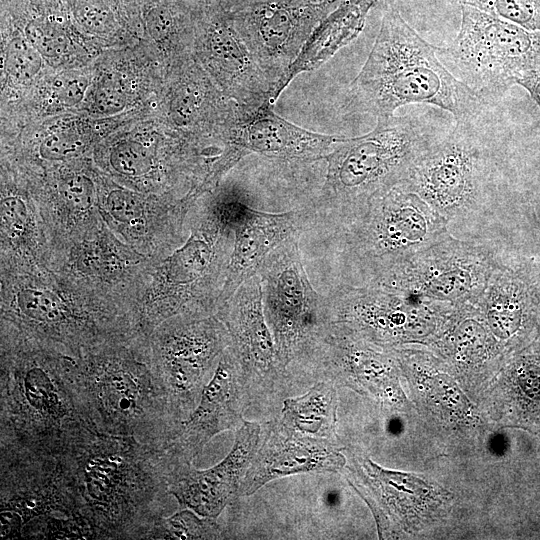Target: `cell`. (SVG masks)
I'll use <instances>...</instances> for the list:
<instances>
[{
	"mask_svg": "<svg viewBox=\"0 0 540 540\" xmlns=\"http://www.w3.org/2000/svg\"><path fill=\"white\" fill-rule=\"evenodd\" d=\"M76 518L93 539H146L164 515L171 472L179 462L164 446L88 430L60 457Z\"/></svg>",
	"mask_w": 540,
	"mask_h": 540,
	"instance_id": "obj_1",
	"label": "cell"
},
{
	"mask_svg": "<svg viewBox=\"0 0 540 540\" xmlns=\"http://www.w3.org/2000/svg\"><path fill=\"white\" fill-rule=\"evenodd\" d=\"M0 454L60 458L89 429L71 356L27 340L3 339Z\"/></svg>",
	"mask_w": 540,
	"mask_h": 540,
	"instance_id": "obj_2",
	"label": "cell"
},
{
	"mask_svg": "<svg viewBox=\"0 0 540 540\" xmlns=\"http://www.w3.org/2000/svg\"><path fill=\"white\" fill-rule=\"evenodd\" d=\"M425 103L452 114L456 123L476 122L487 102L460 81L395 9L383 17L370 54L348 90L346 109L378 118L397 108Z\"/></svg>",
	"mask_w": 540,
	"mask_h": 540,
	"instance_id": "obj_3",
	"label": "cell"
},
{
	"mask_svg": "<svg viewBox=\"0 0 540 540\" xmlns=\"http://www.w3.org/2000/svg\"><path fill=\"white\" fill-rule=\"evenodd\" d=\"M90 430L164 446L175 425L147 338L129 335L71 356Z\"/></svg>",
	"mask_w": 540,
	"mask_h": 540,
	"instance_id": "obj_4",
	"label": "cell"
},
{
	"mask_svg": "<svg viewBox=\"0 0 540 540\" xmlns=\"http://www.w3.org/2000/svg\"><path fill=\"white\" fill-rule=\"evenodd\" d=\"M437 141L415 116L378 118L367 134L344 137L323 160L325 180L316 206L341 230L359 218L370 201L407 178L417 160Z\"/></svg>",
	"mask_w": 540,
	"mask_h": 540,
	"instance_id": "obj_5",
	"label": "cell"
},
{
	"mask_svg": "<svg viewBox=\"0 0 540 540\" xmlns=\"http://www.w3.org/2000/svg\"><path fill=\"white\" fill-rule=\"evenodd\" d=\"M460 6L458 35L449 46L437 47V56L487 103L494 102L525 73L540 69V31Z\"/></svg>",
	"mask_w": 540,
	"mask_h": 540,
	"instance_id": "obj_6",
	"label": "cell"
},
{
	"mask_svg": "<svg viewBox=\"0 0 540 540\" xmlns=\"http://www.w3.org/2000/svg\"><path fill=\"white\" fill-rule=\"evenodd\" d=\"M448 224L402 180L374 197L341 232L349 254L367 270L369 282L447 237Z\"/></svg>",
	"mask_w": 540,
	"mask_h": 540,
	"instance_id": "obj_7",
	"label": "cell"
},
{
	"mask_svg": "<svg viewBox=\"0 0 540 540\" xmlns=\"http://www.w3.org/2000/svg\"><path fill=\"white\" fill-rule=\"evenodd\" d=\"M300 236L276 247L258 270L263 308L281 364L306 357L331 323L327 296L306 274Z\"/></svg>",
	"mask_w": 540,
	"mask_h": 540,
	"instance_id": "obj_8",
	"label": "cell"
},
{
	"mask_svg": "<svg viewBox=\"0 0 540 540\" xmlns=\"http://www.w3.org/2000/svg\"><path fill=\"white\" fill-rule=\"evenodd\" d=\"M151 360L175 424L196 407L231 337L211 314H179L147 337Z\"/></svg>",
	"mask_w": 540,
	"mask_h": 540,
	"instance_id": "obj_9",
	"label": "cell"
},
{
	"mask_svg": "<svg viewBox=\"0 0 540 540\" xmlns=\"http://www.w3.org/2000/svg\"><path fill=\"white\" fill-rule=\"evenodd\" d=\"M498 263L494 251L485 245L449 234L367 283L455 305L480 297Z\"/></svg>",
	"mask_w": 540,
	"mask_h": 540,
	"instance_id": "obj_10",
	"label": "cell"
},
{
	"mask_svg": "<svg viewBox=\"0 0 540 540\" xmlns=\"http://www.w3.org/2000/svg\"><path fill=\"white\" fill-rule=\"evenodd\" d=\"M486 158L475 122L456 123L413 165L405 183L449 222L479 206Z\"/></svg>",
	"mask_w": 540,
	"mask_h": 540,
	"instance_id": "obj_11",
	"label": "cell"
},
{
	"mask_svg": "<svg viewBox=\"0 0 540 540\" xmlns=\"http://www.w3.org/2000/svg\"><path fill=\"white\" fill-rule=\"evenodd\" d=\"M327 299L331 322L380 343L430 333L454 306L406 296L372 283L339 286Z\"/></svg>",
	"mask_w": 540,
	"mask_h": 540,
	"instance_id": "obj_12",
	"label": "cell"
},
{
	"mask_svg": "<svg viewBox=\"0 0 540 540\" xmlns=\"http://www.w3.org/2000/svg\"><path fill=\"white\" fill-rule=\"evenodd\" d=\"M321 11L318 6L297 1H272L244 9L233 17L234 26L273 85L270 105L313 33Z\"/></svg>",
	"mask_w": 540,
	"mask_h": 540,
	"instance_id": "obj_13",
	"label": "cell"
},
{
	"mask_svg": "<svg viewBox=\"0 0 540 540\" xmlns=\"http://www.w3.org/2000/svg\"><path fill=\"white\" fill-rule=\"evenodd\" d=\"M244 379L242 365L230 345L221 355L194 410L173 426L165 444L172 457L192 463L213 437L242 423Z\"/></svg>",
	"mask_w": 540,
	"mask_h": 540,
	"instance_id": "obj_14",
	"label": "cell"
},
{
	"mask_svg": "<svg viewBox=\"0 0 540 540\" xmlns=\"http://www.w3.org/2000/svg\"><path fill=\"white\" fill-rule=\"evenodd\" d=\"M261 428L246 421L237 427L234 444L227 456L213 467L196 469L179 462L173 468L168 493L180 507L216 519L239 495V489L261 444Z\"/></svg>",
	"mask_w": 540,
	"mask_h": 540,
	"instance_id": "obj_15",
	"label": "cell"
},
{
	"mask_svg": "<svg viewBox=\"0 0 540 540\" xmlns=\"http://www.w3.org/2000/svg\"><path fill=\"white\" fill-rule=\"evenodd\" d=\"M230 206L234 242L218 307L246 279L258 273L266 257L276 247L292 237L301 236L317 220L312 207L270 213L252 208L238 199H231Z\"/></svg>",
	"mask_w": 540,
	"mask_h": 540,
	"instance_id": "obj_16",
	"label": "cell"
},
{
	"mask_svg": "<svg viewBox=\"0 0 540 540\" xmlns=\"http://www.w3.org/2000/svg\"><path fill=\"white\" fill-rule=\"evenodd\" d=\"M0 511L34 518L76 517V501L61 458L0 454Z\"/></svg>",
	"mask_w": 540,
	"mask_h": 540,
	"instance_id": "obj_17",
	"label": "cell"
},
{
	"mask_svg": "<svg viewBox=\"0 0 540 540\" xmlns=\"http://www.w3.org/2000/svg\"><path fill=\"white\" fill-rule=\"evenodd\" d=\"M216 316L226 326L231 347L245 378L274 380L285 367L281 364L267 323L258 274L246 279L235 293L217 308Z\"/></svg>",
	"mask_w": 540,
	"mask_h": 540,
	"instance_id": "obj_18",
	"label": "cell"
},
{
	"mask_svg": "<svg viewBox=\"0 0 540 540\" xmlns=\"http://www.w3.org/2000/svg\"><path fill=\"white\" fill-rule=\"evenodd\" d=\"M204 28L201 50L228 98L245 112L271 106L273 85L233 22L211 19Z\"/></svg>",
	"mask_w": 540,
	"mask_h": 540,
	"instance_id": "obj_19",
	"label": "cell"
},
{
	"mask_svg": "<svg viewBox=\"0 0 540 540\" xmlns=\"http://www.w3.org/2000/svg\"><path fill=\"white\" fill-rule=\"evenodd\" d=\"M343 138L307 130L277 115L271 106H264L244 112L228 146L242 156L256 153L282 161L315 162L330 153Z\"/></svg>",
	"mask_w": 540,
	"mask_h": 540,
	"instance_id": "obj_20",
	"label": "cell"
},
{
	"mask_svg": "<svg viewBox=\"0 0 540 540\" xmlns=\"http://www.w3.org/2000/svg\"><path fill=\"white\" fill-rule=\"evenodd\" d=\"M345 458L327 439L301 434L282 427L268 435L258 448L239 489L249 496L268 482L289 475L308 472H336Z\"/></svg>",
	"mask_w": 540,
	"mask_h": 540,
	"instance_id": "obj_21",
	"label": "cell"
},
{
	"mask_svg": "<svg viewBox=\"0 0 540 540\" xmlns=\"http://www.w3.org/2000/svg\"><path fill=\"white\" fill-rule=\"evenodd\" d=\"M480 301L492 333L509 341L523 333L536 319L540 294L525 268L499 261Z\"/></svg>",
	"mask_w": 540,
	"mask_h": 540,
	"instance_id": "obj_22",
	"label": "cell"
},
{
	"mask_svg": "<svg viewBox=\"0 0 540 540\" xmlns=\"http://www.w3.org/2000/svg\"><path fill=\"white\" fill-rule=\"evenodd\" d=\"M335 391L327 382H319L305 394L283 402L282 424L301 434L327 439L335 423Z\"/></svg>",
	"mask_w": 540,
	"mask_h": 540,
	"instance_id": "obj_23",
	"label": "cell"
},
{
	"mask_svg": "<svg viewBox=\"0 0 540 540\" xmlns=\"http://www.w3.org/2000/svg\"><path fill=\"white\" fill-rule=\"evenodd\" d=\"M374 0H360L347 15L345 20L335 27H327L325 31L311 34L300 55L288 70L285 78L278 87L274 100L280 96L288 83L300 72L318 67L330 58L338 49L345 46L362 29L364 15Z\"/></svg>",
	"mask_w": 540,
	"mask_h": 540,
	"instance_id": "obj_24",
	"label": "cell"
},
{
	"mask_svg": "<svg viewBox=\"0 0 540 540\" xmlns=\"http://www.w3.org/2000/svg\"><path fill=\"white\" fill-rule=\"evenodd\" d=\"M215 107L205 81L194 77L184 80L170 101L171 121L179 128L190 129L204 122L209 109Z\"/></svg>",
	"mask_w": 540,
	"mask_h": 540,
	"instance_id": "obj_25",
	"label": "cell"
},
{
	"mask_svg": "<svg viewBox=\"0 0 540 540\" xmlns=\"http://www.w3.org/2000/svg\"><path fill=\"white\" fill-rule=\"evenodd\" d=\"M219 538H222V531L214 518L200 516L188 508H183L171 516H161L146 537L164 540Z\"/></svg>",
	"mask_w": 540,
	"mask_h": 540,
	"instance_id": "obj_26",
	"label": "cell"
},
{
	"mask_svg": "<svg viewBox=\"0 0 540 540\" xmlns=\"http://www.w3.org/2000/svg\"><path fill=\"white\" fill-rule=\"evenodd\" d=\"M490 15L540 31V0H454Z\"/></svg>",
	"mask_w": 540,
	"mask_h": 540,
	"instance_id": "obj_27",
	"label": "cell"
},
{
	"mask_svg": "<svg viewBox=\"0 0 540 540\" xmlns=\"http://www.w3.org/2000/svg\"><path fill=\"white\" fill-rule=\"evenodd\" d=\"M25 539H93L90 529L76 517L45 515L32 519L24 527Z\"/></svg>",
	"mask_w": 540,
	"mask_h": 540,
	"instance_id": "obj_28",
	"label": "cell"
},
{
	"mask_svg": "<svg viewBox=\"0 0 540 540\" xmlns=\"http://www.w3.org/2000/svg\"><path fill=\"white\" fill-rule=\"evenodd\" d=\"M25 37L42 56L47 58L62 56L69 43L63 29L44 17L34 18L26 24Z\"/></svg>",
	"mask_w": 540,
	"mask_h": 540,
	"instance_id": "obj_29",
	"label": "cell"
},
{
	"mask_svg": "<svg viewBox=\"0 0 540 540\" xmlns=\"http://www.w3.org/2000/svg\"><path fill=\"white\" fill-rule=\"evenodd\" d=\"M110 163L117 172L130 177H138L151 170L153 157L146 146L129 140L120 142L113 148Z\"/></svg>",
	"mask_w": 540,
	"mask_h": 540,
	"instance_id": "obj_30",
	"label": "cell"
},
{
	"mask_svg": "<svg viewBox=\"0 0 540 540\" xmlns=\"http://www.w3.org/2000/svg\"><path fill=\"white\" fill-rule=\"evenodd\" d=\"M41 56L26 37H14L6 48V70L18 80H28L39 72Z\"/></svg>",
	"mask_w": 540,
	"mask_h": 540,
	"instance_id": "obj_31",
	"label": "cell"
},
{
	"mask_svg": "<svg viewBox=\"0 0 540 540\" xmlns=\"http://www.w3.org/2000/svg\"><path fill=\"white\" fill-rule=\"evenodd\" d=\"M78 23L95 33H108L116 25V16L106 0H71Z\"/></svg>",
	"mask_w": 540,
	"mask_h": 540,
	"instance_id": "obj_32",
	"label": "cell"
},
{
	"mask_svg": "<svg viewBox=\"0 0 540 540\" xmlns=\"http://www.w3.org/2000/svg\"><path fill=\"white\" fill-rule=\"evenodd\" d=\"M107 209L115 220L130 225L139 222L144 214L140 200L123 190H113L109 193Z\"/></svg>",
	"mask_w": 540,
	"mask_h": 540,
	"instance_id": "obj_33",
	"label": "cell"
},
{
	"mask_svg": "<svg viewBox=\"0 0 540 540\" xmlns=\"http://www.w3.org/2000/svg\"><path fill=\"white\" fill-rule=\"evenodd\" d=\"M59 190L64 201L75 209L85 210L93 202V185L85 176L68 177L61 183Z\"/></svg>",
	"mask_w": 540,
	"mask_h": 540,
	"instance_id": "obj_34",
	"label": "cell"
},
{
	"mask_svg": "<svg viewBox=\"0 0 540 540\" xmlns=\"http://www.w3.org/2000/svg\"><path fill=\"white\" fill-rule=\"evenodd\" d=\"M126 103V95L121 84L113 78L99 83L95 92V105L104 114H113L122 110Z\"/></svg>",
	"mask_w": 540,
	"mask_h": 540,
	"instance_id": "obj_35",
	"label": "cell"
},
{
	"mask_svg": "<svg viewBox=\"0 0 540 540\" xmlns=\"http://www.w3.org/2000/svg\"><path fill=\"white\" fill-rule=\"evenodd\" d=\"M2 227L11 237L20 236L27 222V209L23 201L17 197H6L1 203Z\"/></svg>",
	"mask_w": 540,
	"mask_h": 540,
	"instance_id": "obj_36",
	"label": "cell"
},
{
	"mask_svg": "<svg viewBox=\"0 0 540 540\" xmlns=\"http://www.w3.org/2000/svg\"><path fill=\"white\" fill-rule=\"evenodd\" d=\"M80 140L68 133H56L46 137L40 145L42 157L60 160L75 154L81 147Z\"/></svg>",
	"mask_w": 540,
	"mask_h": 540,
	"instance_id": "obj_37",
	"label": "cell"
},
{
	"mask_svg": "<svg viewBox=\"0 0 540 540\" xmlns=\"http://www.w3.org/2000/svg\"><path fill=\"white\" fill-rule=\"evenodd\" d=\"M86 87L87 81L83 77L60 81L56 88L57 99L65 106H73L82 100Z\"/></svg>",
	"mask_w": 540,
	"mask_h": 540,
	"instance_id": "obj_38",
	"label": "cell"
},
{
	"mask_svg": "<svg viewBox=\"0 0 540 540\" xmlns=\"http://www.w3.org/2000/svg\"><path fill=\"white\" fill-rule=\"evenodd\" d=\"M0 537L2 539L22 538L24 523L22 518L11 511H0Z\"/></svg>",
	"mask_w": 540,
	"mask_h": 540,
	"instance_id": "obj_39",
	"label": "cell"
},
{
	"mask_svg": "<svg viewBox=\"0 0 540 540\" xmlns=\"http://www.w3.org/2000/svg\"><path fill=\"white\" fill-rule=\"evenodd\" d=\"M516 84L522 86L540 108V69L525 73Z\"/></svg>",
	"mask_w": 540,
	"mask_h": 540,
	"instance_id": "obj_40",
	"label": "cell"
}]
</instances>
